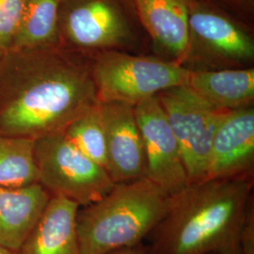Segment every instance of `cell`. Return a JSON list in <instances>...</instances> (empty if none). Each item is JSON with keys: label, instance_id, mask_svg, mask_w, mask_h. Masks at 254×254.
Listing matches in <instances>:
<instances>
[{"label": "cell", "instance_id": "6da1fadb", "mask_svg": "<svg viewBox=\"0 0 254 254\" xmlns=\"http://www.w3.org/2000/svg\"><path fill=\"white\" fill-rule=\"evenodd\" d=\"M98 104L91 57L61 46L0 53V134L37 139L62 133Z\"/></svg>", "mask_w": 254, "mask_h": 254}, {"label": "cell", "instance_id": "7a4b0ae2", "mask_svg": "<svg viewBox=\"0 0 254 254\" xmlns=\"http://www.w3.org/2000/svg\"><path fill=\"white\" fill-rule=\"evenodd\" d=\"M254 179H205L171 196L170 207L148 236L147 254H238Z\"/></svg>", "mask_w": 254, "mask_h": 254}, {"label": "cell", "instance_id": "3957f363", "mask_svg": "<svg viewBox=\"0 0 254 254\" xmlns=\"http://www.w3.org/2000/svg\"><path fill=\"white\" fill-rule=\"evenodd\" d=\"M170 203L171 195L147 178L116 184L100 200L77 212L82 254H106L142 244Z\"/></svg>", "mask_w": 254, "mask_h": 254}, {"label": "cell", "instance_id": "277c9868", "mask_svg": "<svg viewBox=\"0 0 254 254\" xmlns=\"http://www.w3.org/2000/svg\"><path fill=\"white\" fill-rule=\"evenodd\" d=\"M58 46L90 57L108 51L147 55L151 43L133 0H64Z\"/></svg>", "mask_w": 254, "mask_h": 254}, {"label": "cell", "instance_id": "5b68a950", "mask_svg": "<svg viewBox=\"0 0 254 254\" xmlns=\"http://www.w3.org/2000/svg\"><path fill=\"white\" fill-rule=\"evenodd\" d=\"M190 70L154 55L108 51L91 56L98 103L135 107L167 89L187 85Z\"/></svg>", "mask_w": 254, "mask_h": 254}, {"label": "cell", "instance_id": "8992f818", "mask_svg": "<svg viewBox=\"0 0 254 254\" xmlns=\"http://www.w3.org/2000/svg\"><path fill=\"white\" fill-rule=\"evenodd\" d=\"M254 62V38L249 27L212 0H190L186 68L238 69L253 67Z\"/></svg>", "mask_w": 254, "mask_h": 254}, {"label": "cell", "instance_id": "52a82bcc", "mask_svg": "<svg viewBox=\"0 0 254 254\" xmlns=\"http://www.w3.org/2000/svg\"><path fill=\"white\" fill-rule=\"evenodd\" d=\"M34 152L38 184L51 197L71 200L81 208L100 200L116 185L63 132L35 139Z\"/></svg>", "mask_w": 254, "mask_h": 254}, {"label": "cell", "instance_id": "ba28073f", "mask_svg": "<svg viewBox=\"0 0 254 254\" xmlns=\"http://www.w3.org/2000/svg\"><path fill=\"white\" fill-rule=\"evenodd\" d=\"M181 150L190 183L206 178L213 137L226 111L216 109L188 85L156 95Z\"/></svg>", "mask_w": 254, "mask_h": 254}, {"label": "cell", "instance_id": "9c48e42d", "mask_svg": "<svg viewBox=\"0 0 254 254\" xmlns=\"http://www.w3.org/2000/svg\"><path fill=\"white\" fill-rule=\"evenodd\" d=\"M134 110L144 144L146 178L172 196L190 181L163 108L154 96L136 105Z\"/></svg>", "mask_w": 254, "mask_h": 254}, {"label": "cell", "instance_id": "30bf717a", "mask_svg": "<svg viewBox=\"0 0 254 254\" xmlns=\"http://www.w3.org/2000/svg\"><path fill=\"white\" fill-rule=\"evenodd\" d=\"M105 132L107 172L115 184L146 178L144 144L133 106L99 103Z\"/></svg>", "mask_w": 254, "mask_h": 254}, {"label": "cell", "instance_id": "8fae6325", "mask_svg": "<svg viewBox=\"0 0 254 254\" xmlns=\"http://www.w3.org/2000/svg\"><path fill=\"white\" fill-rule=\"evenodd\" d=\"M254 106L226 111L213 137L205 179H254Z\"/></svg>", "mask_w": 254, "mask_h": 254}, {"label": "cell", "instance_id": "7c38bea8", "mask_svg": "<svg viewBox=\"0 0 254 254\" xmlns=\"http://www.w3.org/2000/svg\"><path fill=\"white\" fill-rule=\"evenodd\" d=\"M133 1L153 55L183 65L189 47L190 0Z\"/></svg>", "mask_w": 254, "mask_h": 254}, {"label": "cell", "instance_id": "4fadbf2b", "mask_svg": "<svg viewBox=\"0 0 254 254\" xmlns=\"http://www.w3.org/2000/svg\"><path fill=\"white\" fill-rule=\"evenodd\" d=\"M79 208L71 200L51 197L19 254H82L76 231Z\"/></svg>", "mask_w": 254, "mask_h": 254}, {"label": "cell", "instance_id": "5bb4252c", "mask_svg": "<svg viewBox=\"0 0 254 254\" xmlns=\"http://www.w3.org/2000/svg\"><path fill=\"white\" fill-rule=\"evenodd\" d=\"M50 198L38 183L22 188L0 186V245L19 252Z\"/></svg>", "mask_w": 254, "mask_h": 254}, {"label": "cell", "instance_id": "9a60e30c", "mask_svg": "<svg viewBox=\"0 0 254 254\" xmlns=\"http://www.w3.org/2000/svg\"><path fill=\"white\" fill-rule=\"evenodd\" d=\"M187 85L222 111L254 106V68L191 71Z\"/></svg>", "mask_w": 254, "mask_h": 254}, {"label": "cell", "instance_id": "2e32d148", "mask_svg": "<svg viewBox=\"0 0 254 254\" xmlns=\"http://www.w3.org/2000/svg\"><path fill=\"white\" fill-rule=\"evenodd\" d=\"M64 0H25V9L12 47L58 46V18Z\"/></svg>", "mask_w": 254, "mask_h": 254}, {"label": "cell", "instance_id": "e0dca14e", "mask_svg": "<svg viewBox=\"0 0 254 254\" xmlns=\"http://www.w3.org/2000/svg\"><path fill=\"white\" fill-rule=\"evenodd\" d=\"M35 139L0 134V186L22 188L38 183Z\"/></svg>", "mask_w": 254, "mask_h": 254}, {"label": "cell", "instance_id": "ac0fdd59", "mask_svg": "<svg viewBox=\"0 0 254 254\" xmlns=\"http://www.w3.org/2000/svg\"><path fill=\"white\" fill-rule=\"evenodd\" d=\"M63 133L82 154L106 170V139L101 120L99 103L74 119Z\"/></svg>", "mask_w": 254, "mask_h": 254}, {"label": "cell", "instance_id": "d6986e66", "mask_svg": "<svg viewBox=\"0 0 254 254\" xmlns=\"http://www.w3.org/2000/svg\"><path fill=\"white\" fill-rule=\"evenodd\" d=\"M24 9L25 0H0V53L13 46Z\"/></svg>", "mask_w": 254, "mask_h": 254}, {"label": "cell", "instance_id": "ffe728a7", "mask_svg": "<svg viewBox=\"0 0 254 254\" xmlns=\"http://www.w3.org/2000/svg\"><path fill=\"white\" fill-rule=\"evenodd\" d=\"M238 254H254V199L246 212L239 236Z\"/></svg>", "mask_w": 254, "mask_h": 254}, {"label": "cell", "instance_id": "44dd1931", "mask_svg": "<svg viewBox=\"0 0 254 254\" xmlns=\"http://www.w3.org/2000/svg\"><path fill=\"white\" fill-rule=\"evenodd\" d=\"M219 1L248 13L254 12V0H219Z\"/></svg>", "mask_w": 254, "mask_h": 254}, {"label": "cell", "instance_id": "7402d4cb", "mask_svg": "<svg viewBox=\"0 0 254 254\" xmlns=\"http://www.w3.org/2000/svg\"><path fill=\"white\" fill-rule=\"evenodd\" d=\"M106 254H147V247L142 243L134 247L115 250Z\"/></svg>", "mask_w": 254, "mask_h": 254}, {"label": "cell", "instance_id": "603a6c76", "mask_svg": "<svg viewBox=\"0 0 254 254\" xmlns=\"http://www.w3.org/2000/svg\"><path fill=\"white\" fill-rule=\"evenodd\" d=\"M0 254H19L18 252H15V251H12V250H9L6 247H3V246L0 245Z\"/></svg>", "mask_w": 254, "mask_h": 254}, {"label": "cell", "instance_id": "cb8c5ba5", "mask_svg": "<svg viewBox=\"0 0 254 254\" xmlns=\"http://www.w3.org/2000/svg\"><path fill=\"white\" fill-rule=\"evenodd\" d=\"M212 1H213V0H212Z\"/></svg>", "mask_w": 254, "mask_h": 254}]
</instances>
